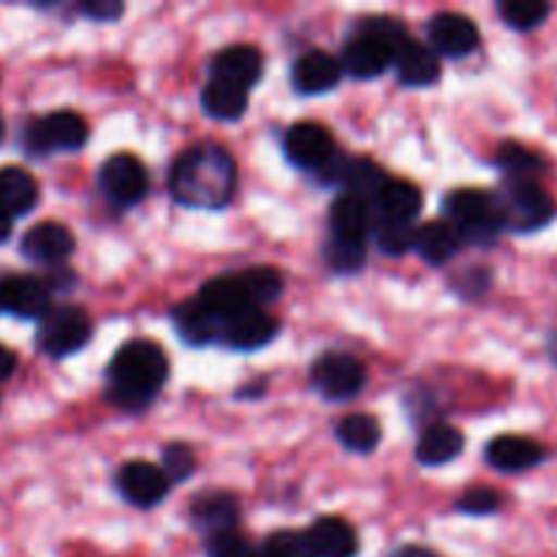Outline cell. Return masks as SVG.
Here are the masks:
<instances>
[{
	"label": "cell",
	"instance_id": "cell-1",
	"mask_svg": "<svg viewBox=\"0 0 557 557\" xmlns=\"http://www.w3.org/2000/svg\"><path fill=\"white\" fill-rule=\"evenodd\" d=\"M237 185V166L221 145H194L174 161L169 190L185 207L218 210L226 207Z\"/></svg>",
	"mask_w": 557,
	"mask_h": 557
},
{
	"label": "cell",
	"instance_id": "cell-2",
	"mask_svg": "<svg viewBox=\"0 0 557 557\" xmlns=\"http://www.w3.org/2000/svg\"><path fill=\"white\" fill-rule=\"evenodd\" d=\"M169 379V359L158 343L131 341L109 364V400L128 411H141Z\"/></svg>",
	"mask_w": 557,
	"mask_h": 557
},
{
	"label": "cell",
	"instance_id": "cell-3",
	"mask_svg": "<svg viewBox=\"0 0 557 557\" xmlns=\"http://www.w3.org/2000/svg\"><path fill=\"white\" fill-rule=\"evenodd\" d=\"M444 210L451 226L462 234V239H471V243H495L504 228L498 199L484 190H455L446 196Z\"/></svg>",
	"mask_w": 557,
	"mask_h": 557
},
{
	"label": "cell",
	"instance_id": "cell-4",
	"mask_svg": "<svg viewBox=\"0 0 557 557\" xmlns=\"http://www.w3.org/2000/svg\"><path fill=\"white\" fill-rule=\"evenodd\" d=\"M495 199H498L504 228H511V232H536L547 226L555 215L553 199L536 180H506Z\"/></svg>",
	"mask_w": 557,
	"mask_h": 557
},
{
	"label": "cell",
	"instance_id": "cell-5",
	"mask_svg": "<svg viewBox=\"0 0 557 557\" xmlns=\"http://www.w3.org/2000/svg\"><path fill=\"white\" fill-rule=\"evenodd\" d=\"M92 335L90 315L82 308H74V305H60V308H52L38 324V348H41L47 357H69V354H76Z\"/></svg>",
	"mask_w": 557,
	"mask_h": 557
},
{
	"label": "cell",
	"instance_id": "cell-6",
	"mask_svg": "<svg viewBox=\"0 0 557 557\" xmlns=\"http://www.w3.org/2000/svg\"><path fill=\"white\" fill-rule=\"evenodd\" d=\"M87 123L76 112H52L33 120L25 131L27 150L47 156V152L63 150L74 152L85 147Z\"/></svg>",
	"mask_w": 557,
	"mask_h": 557
},
{
	"label": "cell",
	"instance_id": "cell-7",
	"mask_svg": "<svg viewBox=\"0 0 557 557\" xmlns=\"http://www.w3.org/2000/svg\"><path fill=\"white\" fill-rule=\"evenodd\" d=\"M310 379L319 395L326 400H348V397L359 395L368 381V370L351 354H324L319 362L310 370Z\"/></svg>",
	"mask_w": 557,
	"mask_h": 557
},
{
	"label": "cell",
	"instance_id": "cell-8",
	"mask_svg": "<svg viewBox=\"0 0 557 557\" xmlns=\"http://www.w3.org/2000/svg\"><path fill=\"white\" fill-rule=\"evenodd\" d=\"M150 177L139 158L128 152H117L101 166V190L109 196L114 205H136L147 196Z\"/></svg>",
	"mask_w": 557,
	"mask_h": 557
},
{
	"label": "cell",
	"instance_id": "cell-9",
	"mask_svg": "<svg viewBox=\"0 0 557 557\" xmlns=\"http://www.w3.org/2000/svg\"><path fill=\"white\" fill-rule=\"evenodd\" d=\"M0 310L20 319H38L52 310V294L49 286L30 275H5L0 277Z\"/></svg>",
	"mask_w": 557,
	"mask_h": 557
},
{
	"label": "cell",
	"instance_id": "cell-10",
	"mask_svg": "<svg viewBox=\"0 0 557 557\" xmlns=\"http://www.w3.org/2000/svg\"><path fill=\"white\" fill-rule=\"evenodd\" d=\"M286 156L299 169H321L337 156L335 139L321 123H294L286 131Z\"/></svg>",
	"mask_w": 557,
	"mask_h": 557
},
{
	"label": "cell",
	"instance_id": "cell-11",
	"mask_svg": "<svg viewBox=\"0 0 557 557\" xmlns=\"http://www.w3.org/2000/svg\"><path fill=\"white\" fill-rule=\"evenodd\" d=\"M433 52L446 54V58H466L479 47V27L476 22L468 20L457 11H441L428 25Z\"/></svg>",
	"mask_w": 557,
	"mask_h": 557
},
{
	"label": "cell",
	"instance_id": "cell-12",
	"mask_svg": "<svg viewBox=\"0 0 557 557\" xmlns=\"http://www.w3.org/2000/svg\"><path fill=\"white\" fill-rule=\"evenodd\" d=\"M117 487L128 504L150 509V506L161 504V500L166 498L172 482H169V476L163 473V468L152 466V462L136 460L120 468Z\"/></svg>",
	"mask_w": 557,
	"mask_h": 557
},
{
	"label": "cell",
	"instance_id": "cell-13",
	"mask_svg": "<svg viewBox=\"0 0 557 557\" xmlns=\"http://www.w3.org/2000/svg\"><path fill=\"white\" fill-rule=\"evenodd\" d=\"M277 321L267 315L261 308H248L243 313L223 319L221 324V343L237 351H256L277 337Z\"/></svg>",
	"mask_w": 557,
	"mask_h": 557
},
{
	"label": "cell",
	"instance_id": "cell-14",
	"mask_svg": "<svg viewBox=\"0 0 557 557\" xmlns=\"http://www.w3.org/2000/svg\"><path fill=\"white\" fill-rule=\"evenodd\" d=\"M264 74V58L256 47L248 44H234V47L223 49L215 60H212V79L226 82V85L248 90Z\"/></svg>",
	"mask_w": 557,
	"mask_h": 557
},
{
	"label": "cell",
	"instance_id": "cell-15",
	"mask_svg": "<svg viewBox=\"0 0 557 557\" xmlns=\"http://www.w3.org/2000/svg\"><path fill=\"white\" fill-rule=\"evenodd\" d=\"M199 302L221 321L232 319V315L243 313V310L248 308H256L243 272H232V275H221L207 281L199 294Z\"/></svg>",
	"mask_w": 557,
	"mask_h": 557
},
{
	"label": "cell",
	"instance_id": "cell-16",
	"mask_svg": "<svg viewBox=\"0 0 557 557\" xmlns=\"http://www.w3.org/2000/svg\"><path fill=\"white\" fill-rule=\"evenodd\" d=\"M22 253L36 264H60L74 253V234L63 223H38L22 237Z\"/></svg>",
	"mask_w": 557,
	"mask_h": 557
},
{
	"label": "cell",
	"instance_id": "cell-17",
	"mask_svg": "<svg viewBox=\"0 0 557 557\" xmlns=\"http://www.w3.org/2000/svg\"><path fill=\"white\" fill-rule=\"evenodd\" d=\"M313 557H357L359 539L357 531L341 517H321L305 533Z\"/></svg>",
	"mask_w": 557,
	"mask_h": 557
},
{
	"label": "cell",
	"instance_id": "cell-18",
	"mask_svg": "<svg viewBox=\"0 0 557 557\" xmlns=\"http://www.w3.org/2000/svg\"><path fill=\"white\" fill-rule=\"evenodd\" d=\"M341 60L332 58L330 52H321V49L305 52L292 69L294 87H297L299 92H308V96L332 90V87L341 82Z\"/></svg>",
	"mask_w": 557,
	"mask_h": 557
},
{
	"label": "cell",
	"instance_id": "cell-19",
	"mask_svg": "<svg viewBox=\"0 0 557 557\" xmlns=\"http://www.w3.org/2000/svg\"><path fill=\"white\" fill-rule=\"evenodd\" d=\"M490 466L504 473H520L544 460V446L522 435H498L487 446Z\"/></svg>",
	"mask_w": 557,
	"mask_h": 557
},
{
	"label": "cell",
	"instance_id": "cell-20",
	"mask_svg": "<svg viewBox=\"0 0 557 557\" xmlns=\"http://www.w3.org/2000/svg\"><path fill=\"white\" fill-rule=\"evenodd\" d=\"M237 500L228 493H205L196 498L194 509H190V520L199 531H205L207 536L215 539L221 533H232L237 525Z\"/></svg>",
	"mask_w": 557,
	"mask_h": 557
},
{
	"label": "cell",
	"instance_id": "cell-21",
	"mask_svg": "<svg viewBox=\"0 0 557 557\" xmlns=\"http://www.w3.org/2000/svg\"><path fill=\"white\" fill-rule=\"evenodd\" d=\"M395 69L403 85L408 87H428L441 76L438 54L430 47H424V44L413 41V38H408V41L397 49Z\"/></svg>",
	"mask_w": 557,
	"mask_h": 557
},
{
	"label": "cell",
	"instance_id": "cell-22",
	"mask_svg": "<svg viewBox=\"0 0 557 557\" xmlns=\"http://www.w3.org/2000/svg\"><path fill=\"white\" fill-rule=\"evenodd\" d=\"M174 330L183 337L188 346H210V343H221V324L223 321L218 315H212L205 305L196 299V302H183L172 313Z\"/></svg>",
	"mask_w": 557,
	"mask_h": 557
},
{
	"label": "cell",
	"instance_id": "cell-23",
	"mask_svg": "<svg viewBox=\"0 0 557 557\" xmlns=\"http://www.w3.org/2000/svg\"><path fill=\"white\" fill-rule=\"evenodd\" d=\"M332 237L346 239V243H368V232L373 228V212L368 201L359 196L343 194L332 205Z\"/></svg>",
	"mask_w": 557,
	"mask_h": 557
},
{
	"label": "cell",
	"instance_id": "cell-24",
	"mask_svg": "<svg viewBox=\"0 0 557 557\" xmlns=\"http://www.w3.org/2000/svg\"><path fill=\"white\" fill-rule=\"evenodd\" d=\"M419 210H422V194L417 185L403 180H389V185L375 199V221L413 223Z\"/></svg>",
	"mask_w": 557,
	"mask_h": 557
},
{
	"label": "cell",
	"instance_id": "cell-25",
	"mask_svg": "<svg viewBox=\"0 0 557 557\" xmlns=\"http://www.w3.org/2000/svg\"><path fill=\"white\" fill-rule=\"evenodd\" d=\"M460 245L462 234L449 221L424 223L417 228V239H413V250L433 267L446 264L460 250Z\"/></svg>",
	"mask_w": 557,
	"mask_h": 557
},
{
	"label": "cell",
	"instance_id": "cell-26",
	"mask_svg": "<svg viewBox=\"0 0 557 557\" xmlns=\"http://www.w3.org/2000/svg\"><path fill=\"white\" fill-rule=\"evenodd\" d=\"M38 201V183L22 166L0 169V210L11 218L30 212Z\"/></svg>",
	"mask_w": 557,
	"mask_h": 557
},
{
	"label": "cell",
	"instance_id": "cell-27",
	"mask_svg": "<svg viewBox=\"0 0 557 557\" xmlns=\"http://www.w3.org/2000/svg\"><path fill=\"white\" fill-rule=\"evenodd\" d=\"M466 446L460 430L449 428V424H433L424 430V435L417 444V460L422 466H446V462L457 460Z\"/></svg>",
	"mask_w": 557,
	"mask_h": 557
},
{
	"label": "cell",
	"instance_id": "cell-28",
	"mask_svg": "<svg viewBox=\"0 0 557 557\" xmlns=\"http://www.w3.org/2000/svg\"><path fill=\"white\" fill-rule=\"evenodd\" d=\"M341 183L346 185V194L359 196V199H379L381 190L389 185L384 169L379 163L368 161V158H346V166H343Z\"/></svg>",
	"mask_w": 557,
	"mask_h": 557
},
{
	"label": "cell",
	"instance_id": "cell-29",
	"mask_svg": "<svg viewBox=\"0 0 557 557\" xmlns=\"http://www.w3.org/2000/svg\"><path fill=\"white\" fill-rule=\"evenodd\" d=\"M201 103H205V112L215 120H239L248 109V90H239V87L226 85V82L212 79L210 85L201 92Z\"/></svg>",
	"mask_w": 557,
	"mask_h": 557
},
{
	"label": "cell",
	"instance_id": "cell-30",
	"mask_svg": "<svg viewBox=\"0 0 557 557\" xmlns=\"http://www.w3.org/2000/svg\"><path fill=\"white\" fill-rule=\"evenodd\" d=\"M337 441H341L348 451L370 455V451L381 444L379 419L370 417V413H351V417H346L337 424Z\"/></svg>",
	"mask_w": 557,
	"mask_h": 557
},
{
	"label": "cell",
	"instance_id": "cell-31",
	"mask_svg": "<svg viewBox=\"0 0 557 557\" xmlns=\"http://www.w3.org/2000/svg\"><path fill=\"white\" fill-rule=\"evenodd\" d=\"M495 161L506 172V180H536V174L544 169V161L536 152L522 145H515V141L500 145Z\"/></svg>",
	"mask_w": 557,
	"mask_h": 557
},
{
	"label": "cell",
	"instance_id": "cell-32",
	"mask_svg": "<svg viewBox=\"0 0 557 557\" xmlns=\"http://www.w3.org/2000/svg\"><path fill=\"white\" fill-rule=\"evenodd\" d=\"M498 11L511 30H533L549 16V5L542 0H504Z\"/></svg>",
	"mask_w": 557,
	"mask_h": 557
},
{
	"label": "cell",
	"instance_id": "cell-33",
	"mask_svg": "<svg viewBox=\"0 0 557 557\" xmlns=\"http://www.w3.org/2000/svg\"><path fill=\"white\" fill-rule=\"evenodd\" d=\"M245 283H248V292L253 297L256 308H264L272 299L281 297L283 292V277L281 272L272 270V267H250L243 272Z\"/></svg>",
	"mask_w": 557,
	"mask_h": 557
},
{
	"label": "cell",
	"instance_id": "cell-34",
	"mask_svg": "<svg viewBox=\"0 0 557 557\" xmlns=\"http://www.w3.org/2000/svg\"><path fill=\"white\" fill-rule=\"evenodd\" d=\"M375 239L379 248L389 256H403L413 248L417 239V226L413 223H389V221H375Z\"/></svg>",
	"mask_w": 557,
	"mask_h": 557
},
{
	"label": "cell",
	"instance_id": "cell-35",
	"mask_svg": "<svg viewBox=\"0 0 557 557\" xmlns=\"http://www.w3.org/2000/svg\"><path fill=\"white\" fill-rule=\"evenodd\" d=\"M326 264L337 272H357L364 264V243H346V239H330L326 245Z\"/></svg>",
	"mask_w": 557,
	"mask_h": 557
},
{
	"label": "cell",
	"instance_id": "cell-36",
	"mask_svg": "<svg viewBox=\"0 0 557 557\" xmlns=\"http://www.w3.org/2000/svg\"><path fill=\"white\" fill-rule=\"evenodd\" d=\"M259 557H313V553H310L308 539L302 533L281 531L267 539Z\"/></svg>",
	"mask_w": 557,
	"mask_h": 557
},
{
	"label": "cell",
	"instance_id": "cell-37",
	"mask_svg": "<svg viewBox=\"0 0 557 557\" xmlns=\"http://www.w3.org/2000/svg\"><path fill=\"white\" fill-rule=\"evenodd\" d=\"M194 471H196V457L188 446L172 444L163 449V473L169 476V482H185Z\"/></svg>",
	"mask_w": 557,
	"mask_h": 557
},
{
	"label": "cell",
	"instance_id": "cell-38",
	"mask_svg": "<svg viewBox=\"0 0 557 557\" xmlns=\"http://www.w3.org/2000/svg\"><path fill=\"white\" fill-rule=\"evenodd\" d=\"M457 509H460L462 515L471 517L493 515V511L500 509V495L490 487H471L460 500H457Z\"/></svg>",
	"mask_w": 557,
	"mask_h": 557
},
{
	"label": "cell",
	"instance_id": "cell-39",
	"mask_svg": "<svg viewBox=\"0 0 557 557\" xmlns=\"http://www.w3.org/2000/svg\"><path fill=\"white\" fill-rule=\"evenodd\" d=\"M207 553H210V557H259V553L250 547L248 539L239 536L237 531L221 533V536L210 539Z\"/></svg>",
	"mask_w": 557,
	"mask_h": 557
},
{
	"label": "cell",
	"instance_id": "cell-40",
	"mask_svg": "<svg viewBox=\"0 0 557 557\" xmlns=\"http://www.w3.org/2000/svg\"><path fill=\"white\" fill-rule=\"evenodd\" d=\"M125 5L120 0H87L82 3V14H87L96 22H114L117 16H123Z\"/></svg>",
	"mask_w": 557,
	"mask_h": 557
},
{
	"label": "cell",
	"instance_id": "cell-41",
	"mask_svg": "<svg viewBox=\"0 0 557 557\" xmlns=\"http://www.w3.org/2000/svg\"><path fill=\"white\" fill-rule=\"evenodd\" d=\"M14 370H16L14 351H11V348H5V346H0V381L11 379V375H14Z\"/></svg>",
	"mask_w": 557,
	"mask_h": 557
},
{
	"label": "cell",
	"instance_id": "cell-42",
	"mask_svg": "<svg viewBox=\"0 0 557 557\" xmlns=\"http://www.w3.org/2000/svg\"><path fill=\"white\" fill-rule=\"evenodd\" d=\"M392 557H438L435 553L424 547H400L397 553H392Z\"/></svg>",
	"mask_w": 557,
	"mask_h": 557
},
{
	"label": "cell",
	"instance_id": "cell-43",
	"mask_svg": "<svg viewBox=\"0 0 557 557\" xmlns=\"http://www.w3.org/2000/svg\"><path fill=\"white\" fill-rule=\"evenodd\" d=\"M9 237H11V215H5V212L0 210V243H5Z\"/></svg>",
	"mask_w": 557,
	"mask_h": 557
},
{
	"label": "cell",
	"instance_id": "cell-44",
	"mask_svg": "<svg viewBox=\"0 0 557 557\" xmlns=\"http://www.w3.org/2000/svg\"><path fill=\"white\" fill-rule=\"evenodd\" d=\"M0 139H3V120H0Z\"/></svg>",
	"mask_w": 557,
	"mask_h": 557
}]
</instances>
